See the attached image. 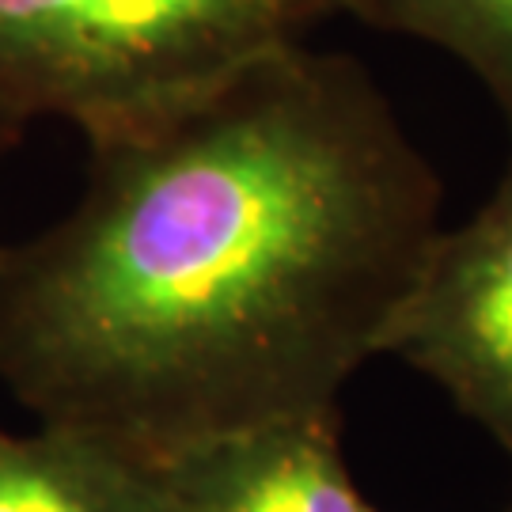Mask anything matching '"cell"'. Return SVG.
Listing matches in <instances>:
<instances>
[{
	"label": "cell",
	"mask_w": 512,
	"mask_h": 512,
	"mask_svg": "<svg viewBox=\"0 0 512 512\" xmlns=\"http://www.w3.org/2000/svg\"><path fill=\"white\" fill-rule=\"evenodd\" d=\"M88 152L80 202L0 247V384L152 463L338 414L440 232L365 65L293 42Z\"/></svg>",
	"instance_id": "cell-1"
},
{
	"label": "cell",
	"mask_w": 512,
	"mask_h": 512,
	"mask_svg": "<svg viewBox=\"0 0 512 512\" xmlns=\"http://www.w3.org/2000/svg\"><path fill=\"white\" fill-rule=\"evenodd\" d=\"M334 16V0H0V126L133 137Z\"/></svg>",
	"instance_id": "cell-2"
},
{
	"label": "cell",
	"mask_w": 512,
	"mask_h": 512,
	"mask_svg": "<svg viewBox=\"0 0 512 512\" xmlns=\"http://www.w3.org/2000/svg\"><path fill=\"white\" fill-rule=\"evenodd\" d=\"M380 353L429 376L512 459V160L475 217L433 236Z\"/></svg>",
	"instance_id": "cell-3"
},
{
	"label": "cell",
	"mask_w": 512,
	"mask_h": 512,
	"mask_svg": "<svg viewBox=\"0 0 512 512\" xmlns=\"http://www.w3.org/2000/svg\"><path fill=\"white\" fill-rule=\"evenodd\" d=\"M160 467L171 512H376L349 478L338 414L258 425Z\"/></svg>",
	"instance_id": "cell-4"
},
{
	"label": "cell",
	"mask_w": 512,
	"mask_h": 512,
	"mask_svg": "<svg viewBox=\"0 0 512 512\" xmlns=\"http://www.w3.org/2000/svg\"><path fill=\"white\" fill-rule=\"evenodd\" d=\"M0 512H171V497L160 463L38 421L0 429Z\"/></svg>",
	"instance_id": "cell-5"
},
{
	"label": "cell",
	"mask_w": 512,
	"mask_h": 512,
	"mask_svg": "<svg viewBox=\"0 0 512 512\" xmlns=\"http://www.w3.org/2000/svg\"><path fill=\"white\" fill-rule=\"evenodd\" d=\"M334 12L421 38L463 61L512 133V0H334Z\"/></svg>",
	"instance_id": "cell-6"
},
{
	"label": "cell",
	"mask_w": 512,
	"mask_h": 512,
	"mask_svg": "<svg viewBox=\"0 0 512 512\" xmlns=\"http://www.w3.org/2000/svg\"><path fill=\"white\" fill-rule=\"evenodd\" d=\"M19 141V133L16 129H8V126H0V156H4V148H12Z\"/></svg>",
	"instance_id": "cell-7"
}]
</instances>
